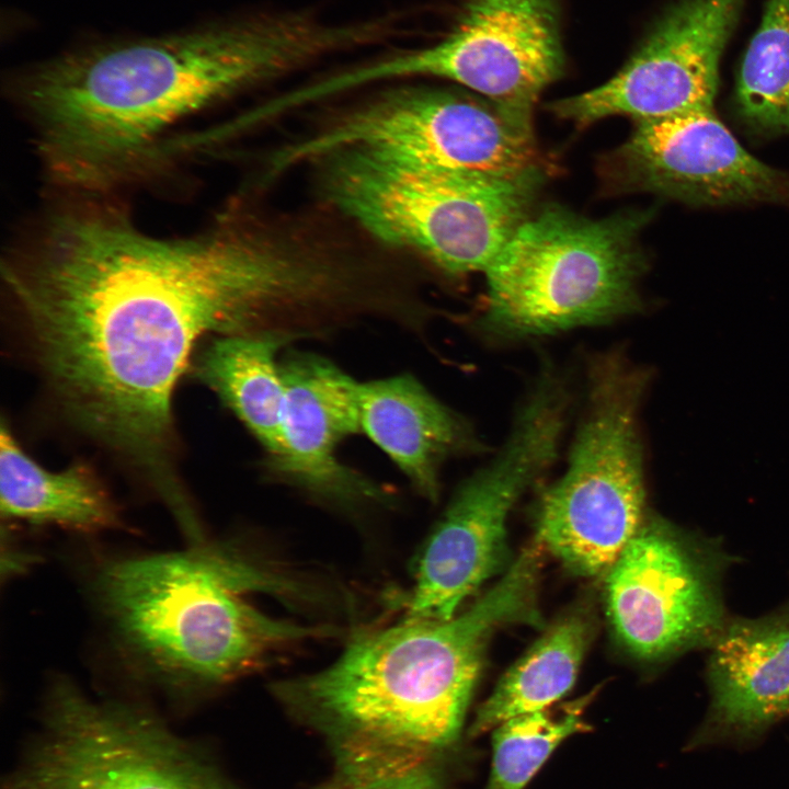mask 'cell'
Returning <instances> with one entry per match:
<instances>
[{
	"label": "cell",
	"mask_w": 789,
	"mask_h": 789,
	"mask_svg": "<svg viewBox=\"0 0 789 789\" xmlns=\"http://www.w3.org/2000/svg\"><path fill=\"white\" fill-rule=\"evenodd\" d=\"M3 274L62 404L165 503L185 491L170 462L171 396L194 344L211 332H291L329 284L302 221L242 205L197 235L167 239L116 209L68 207Z\"/></svg>",
	"instance_id": "1"
},
{
	"label": "cell",
	"mask_w": 789,
	"mask_h": 789,
	"mask_svg": "<svg viewBox=\"0 0 789 789\" xmlns=\"http://www.w3.org/2000/svg\"><path fill=\"white\" fill-rule=\"evenodd\" d=\"M354 41L307 13L252 16L62 55L27 71L19 95L50 178L93 193L158 162L181 119Z\"/></svg>",
	"instance_id": "2"
},
{
	"label": "cell",
	"mask_w": 789,
	"mask_h": 789,
	"mask_svg": "<svg viewBox=\"0 0 789 789\" xmlns=\"http://www.w3.org/2000/svg\"><path fill=\"white\" fill-rule=\"evenodd\" d=\"M539 561L529 547L462 614L407 618L357 634L331 665L281 681L273 691L336 748L424 756L447 746L462 727L491 633L510 622H540Z\"/></svg>",
	"instance_id": "3"
},
{
	"label": "cell",
	"mask_w": 789,
	"mask_h": 789,
	"mask_svg": "<svg viewBox=\"0 0 789 789\" xmlns=\"http://www.w3.org/2000/svg\"><path fill=\"white\" fill-rule=\"evenodd\" d=\"M288 587L232 542L210 538L179 551L100 558L87 583L124 670L185 701L239 678L274 649L335 633L274 619L243 597Z\"/></svg>",
	"instance_id": "4"
},
{
	"label": "cell",
	"mask_w": 789,
	"mask_h": 789,
	"mask_svg": "<svg viewBox=\"0 0 789 789\" xmlns=\"http://www.w3.org/2000/svg\"><path fill=\"white\" fill-rule=\"evenodd\" d=\"M313 167L325 207L375 244L450 275L485 272L519 225L544 174L498 179L347 148Z\"/></svg>",
	"instance_id": "5"
},
{
	"label": "cell",
	"mask_w": 789,
	"mask_h": 789,
	"mask_svg": "<svg viewBox=\"0 0 789 789\" xmlns=\"http://www.w3.org/2000/svg\"><path fill=\"white\" fill-rule=\"evenodd\" d=\"M649 219V211L592 219L558 205L530 213L484 272L479 328L518 341L638 311L647 266L639 237Z\"/></svg>",
	"instance_id": "6"
},
{
	"label": "cell",
	"mask_w": 789,
	"mask_h": 789,
	"mask_svg": "<svg viewBox=\"0 0 789 789\" xmlns=\"http://www.w3.org/2000/svg\"><path fill=\"white\" fill-rule=\"evenodd\" d=\"M644 386L645 376L622 351L593 356L568 466L540 499L538 544L579 575L607 573L642 526L638 418Z\"/></svg>",
	"instance_id": "7"
},
{
	"label": "cell",
	"mask_w": 789,
	"mask_h": 789,
	"mask_svg": "<svg viewBox=\"0 0 789 789\" xmlns=\"http://www.w3.org/2000/svg\"><path fill=\"white\" fill-rule=\"evenodd\" d=\"M362 148L434 169L498 179L544 174L531 114L454 89L400 84L328 116L272 153L278 172Z\"/></svg>",
	"instance_id": "8"
},
{
	"label": "cell",
	"mask_w": 789,
	"mask_h": 789,
	"mask_svg": "<svg viewBox=\"0 0 789 789\" xmlns=\"http://www.w3.org/2000/svg\"><path fill=\"white\" fill-rule=\"evenodd\" d=\"M570 393L542 367L498 453L457 490L425 542L407 618L448 620L504 564L506 521L521 495L557 457Z\"/></svg>",
	"instance_id": "9"
},
{
	"label": "cell",
	"mask_w": 789,
	"mask_h": 789,
	"mask_svg": "<svg viewBox=\"0 0 789 789\" xmlns=\"http://www.w3.org/2000/svg\"><path fill=\"white\" fill-rule=\"evenodd\" d=\"M3 789H237L201 746L138 701L48 685L41 728Z\"/></svg>",
	"instance_id": "10"
},
{
	"label": "cell",
	"mask_w": 789,
	"mask_h": 789,
	"mask_svg": "<svg viewBox=\"0 0 789 789\" xmlns=\"http://www.w3.org/2000/svg\"><path fill=\"white\" fill-rule=\"evenodd\" d=\"M564 68L556 0H465L438 43L402 50L315 81L318 100L367 84L419 77L455 81L489 101L531 114Z\"/></svg>",
	"instance_id": "11"
},
{
	"label": "cell",
	"mask_w": 789,
	"mask_h": 789,
	"mask_svg": "<svg viewBox=\"0 0 789 789\" xmlns=\"http://www.w3.org/2000/svg\"><path fill=\"white\" fill-rule=\"evenodd\" d=\"M721 551L666 524L642 525L606 573L609 620L636 656L711 645L723 630Z\"/></svg>",
	"instance_id": "12"
},
{
	"label": "cell",
	"mask_w": 789,
	"mask_h": 789,
	"mask_svg": "<svg viewBox=\"0 0 789 789\" xmlns=\"http://www.w3.org/2000/svg\"><path fill=\"white\" fill-rule=\"evenodd\" d=\"M744 0H677L605 83L550 105L559 118L587 126L622 115L656 119L713 107L719 65Z\"/></svg>",
	"instance_id": "13"
},
{
	"label": "cell",
	"mask_w": 789,
	"mask_h": 789,
	"mask_svg": "<svg viewBox=\"0 0 789 789\" xmlns=\"http://www.w3.org/2000/svg\"><path fill=\"white\" fill-rule=\"evenodd\" d=\"M608 167L624 190L690 205H789V174L751 155L713 110L637 122Z\"/></svg>",
	"instance_id": "14"
},
{
	"label": "cell",
	"mask_w": 789,
	"mask_h": 789,
	"mask_svg": "<svg viewBox=\"0 0 789 789\" xmlns=\"http://www.w3.org/2000/svg\"><path fill=\"white\" fill-rule=\"evenodd\" d=\"M285 386L282 451L271 468L289 482L340 504L387 500L382 490L343 465L342 439L359 431V382L332 362L290 354L281 365Z\"/></svg>",
	"instance_id": "15"
},
{
	"label": "cell",
	"mask_w": 789,
	"mask_h": 789,
	"mask_svg": "<svg viewBox=\"0 0 789 789\" xmlns=\"http://www.w3.org/2000/svg\"><path fill=\"white\" fill-rule=\"evenodd\" d=\"M710 706L693 750L754 743L789 716V614L727 622L711 644Z\"/></svg>",
	"instance_id": "16"
},
{
	"label": "cell",
	"mask_w": 789,
	"mask_h": 789,
	"mask_svg": "<svg viewBox=\"0 0 789 789\" xmlns=\"http://www.w3.org/2000/svg\"><path fill=\"white\" fill-rule=\"evenodd\" d=\"M359 413L362 431L431 501L441 465L478 448L467 422L410 375L359 382Z\"/></svg>",
	"instance_id": "17"
},
{
	"label": "cell",
	"mask_w": 789,
	"mask_h": 789,
	"mask_svg": "<svg viewBox=\"0 0 789 789\" xmlns=\"http://www.w3.org/2000/svg\"><path fill=\"white\" fill-rule=\"evenodd\" d=\"M0 508L3 519L57 526L84 536L124 528L118 508L82 465L50 472L32 460L2 423Z\"/></svg>",
	"instance_id": "18"
},
{
	"label": "cell",
	"mask_w": 789,
	"mask_h": 789,
	"mask_svg": "<svg viewBox=\"0 0 789 789\" xmlns=\"http://www.w3.org/2000/svg\"><path fill=\"white\" fill-rule=\"evenodd\" d=\"M290 339L278 332L219 336L195 364L196 376L244 423L271 461L283 444L285 386L276 358Z\"/></svg>",
	"instance_id": "19"
},
{
	"label": "cell",
	"mask_w": 789,
	"mask_h": 789,
	"mask_svg": "<svg viewBox=\"0 0 789 789\" xmlns=\"http://www.w3.org/2000/svg\"><path fill=\"white\" fill-rule=\"evenodd\" d=\"M590 636L586 619L568 616L544 636L502 676L478 708L470 735L502 722L549 708L574 685Z\"/></svg>",
	"instance_id": "20"
},
{
	"label": "cell",
	"mask_w": 789,
	"mask_h": 789,
	"mask_svg": "<svg viewBox=\"0 0 789 789\" xmlns=\"http://www.w3.org/2000/svg\"><path fill=\"white\" fill-rule=\"evenodd\" d=\"M734 104L752 132L789 134V0H766L740 65Z\"/></svg>",
	"instance_id": "21"
},
{
	"label": "cell",
	"mask_w": 789,
	"mask_h": 789,
	"mask_svg": "<svg viewBox=\"0 0 789 789\" xmlns=\"http://www.w3.org/2000/svg\"><path fill=\"white\" fill-rule=\"evenodd\" d=\"M595 691L564 704L513 717L492 735L493 758L487 789H523L552 752L569 736L591 727L583 712Z\"/></svg>",
	"instance_id": "22"
},
{
	"label": "cell",
	"mask_w": 789,
	"mask_h": 789,
	"mask_svg": "<svg viewBox=\"0 0 789 789\" xmlns=\"http://www.w3.org/2000/svg\"><path fill=\"white\" fill-rule=\"evenodd\" d=\"M338 765L339 774L371 789H437L421 755L351 751L338 754Z\"/></svg>",
	"instance_id": "23"
},
{
	"label": "cell",
	"mask_w": 789,
	"mask_h": 789,
	"mask_svg": "<svg viewBox=\"0 0 789 789\" xmlns=\"http://www.w3.org/2000/svg\"><path fill=\"white\" fill-rule=\"evenodd\" d=\"M2 557H1V578L13 579L25 573L37 561L35 553L24 549L13 540L11 535L2 531Z\"/></svg>",
	"instance_id": "24"
},
{
	"label": "cell",
	"mask_w": 789,
	"mask_h": 789,
	"mask_svg": "<svg viewBox=\"0 0 789 789\" xmlns=\"http://www.w3.org/2000/svg\"><path fill=\"white\" fill-rule=\"evenodd\" d=\"M332 789H371L352 778L339 774V779Z\"/></svg>",
	"instance_id": "25"
}]
</instances>
